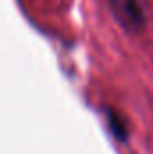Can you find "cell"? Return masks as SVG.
<instances>
[{
    "label": "cell",
    "mask_w": 153,
    "mask_h": 154,
    "mask_svg": "<svg viewBox=\"0 0 153 154\" xmlns=\"http://www.w3.org/2000/svg\"><path fill=\"white\" fill-rule=\"evenodd\" d=\"M119 25L130 32H139L144 27V13L139 0H106Z\"/></svg>",
    "instance_id": "cell-1"
},
{
    "label": "cell",
    "mask_w": 153,
    "mask_h": 154,
    "mask_svg": "<svg viewBox=\"0 0 153 154\" xmlns=\"http://www.w3.org/2000/svg\"><path fill=\"white\" fill-rule=\"evenodd\" d=\"M108 120H110V127H112V131H114V134L122 142V140H126V129H124V122L121 120V118H117L114 111H108Z\"/></svg>",
    "instance_id": "cell-2"
}]
</instances>
